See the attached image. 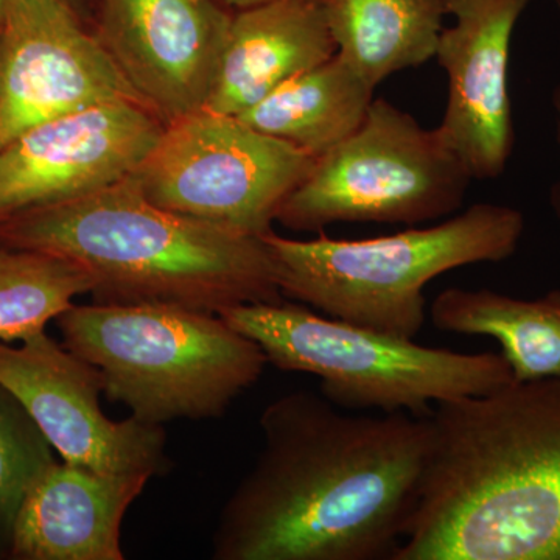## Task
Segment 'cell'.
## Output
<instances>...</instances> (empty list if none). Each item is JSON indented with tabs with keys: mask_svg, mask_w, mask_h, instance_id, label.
Returning a JSON list of instances; mask_svg holds the SVG:
<instances>
[{
	"mask_svg": "<svg viewBox=\"0 0 560 560\" xmlns=\"http://www.w3.org/2000/svg\"><path fill=\"white\" fill-rule=\"evenodd\" d=\"M337 55L371 86L436 54L444 0H323Z\"/></svg>",
	"mask_w": 560,
	"mask_h": 560,
	"instance_id": "ac0fdd59",
	"label": "cell"
},
{
	"mask_svg": "<svg viewBox=\"0 0 560 560\" xmlns=\"http://www.w3.org/2000/svg\"><path fill=\"white\" fill-rule=\"evenodd\" d=\"M335 55L323 0H265L235 10L205 109L241 116L287 81Z\"/></svg>",
	"mask_w": 560,
	"mask_h": 560,
	"instance_id": "9a60e30c",
	"label": "cell"
},
{
	"mask_svg": "<svg viewBox=\"0 0 560 560\" xmlns=\"http://www.w3.org/2000/svg\"><path fill=\"white\" fill-rule=\"evenodd\" d=\"M552 108H555L556 113V127H558L556 131H558V143L560 147V84L556 88L555 92H552ZM551 202L552 208H555L560 219V178L558 183L555 184V187H552Z\"/></svg>",
	"mask_w": 560,
	"mask_h": 560,
	"instance_id": "44dd1931",
	"label": "cell"
},
{
	"mask_svg": "<svg viewBox=\"0 0 560 560\" xmlns=\"http://www.w3.org/2000/svg\"><path fill=\"white\" fill-rule=\"evenodd\" d=\"M0 243L79 265L94 282L95 304H173L220 315L285 300L264 238L160 208L132 175L2 221Z\"/></svg>",
	"mask_w": 560,
	"mask_h": 560,
	"instance_id": "3957f363",
	"label": "cell"
},
{
	"mask_svg": "<svg viewBox=\"0 0 560 560\" xmlns=\"http://www.w3.org/2000/svg\"><path fill=\"white\" fill-rule=\"evenodd\" d=\"M113 102L143 105L79 7L11 0L0 18V149L44 121Z\"/></svg>",
	"mask_w": 560,
	"mask_h": 560,
	"instance_id": "9c48e42d",
	"label": "cell"
},
{
	"mask_svg": "<svg viewBox=\"0 0 560 560\" xmlns=\"http://www.w3.org/2000/svg\"><path fill=\"white\" fill-rule=\"evenodd\" d=\"M94 35L164 125L205 109L234 10L221 0H95Z\"/></svg>",
	"mask_w": 560,
	"mask_h": 560,
	"instance_id": "8fae6325",
	"label": "cell"
},
{
	"mask_svg": "<svg viewBox=\"0 0 560 560\" xmlns=\"http://www.w3.org/2000/svg\"><path fill=\"white\" fill-rule=\"evenodd\" d=\"M471 180L438 128L374 98L359 130L316 158L276 221L301 232L335 223L416 226L458 212Z\"/></svg>",
	"mask_w": 560,
	"mask_h": 560,
	"instance_id": "52a82bcc",
	"label": "cell"
},
{
	"mask_svg": "<svg viewBox=\"0 0 560 560\" xmlns=\"http://www.w3.org/2000/svg\"><path fill=\"white\" fill-rule=\"evenodd\" d=\"M525 215L478 202L430 228L342 241L319 232L294 241L265 234L280 294L330 318L415 340L427 319L425 287L444 272L514 256Z\"/></svg>",
	"mask_w": 560,
	"mask_h": 560,
	"instance_id": "277c9868",
	"label": "cell"
},
{
	"mask_svg": "<svg viewBox=\"0 0 560 560\" xmlns=\"http://www.w3.org/2000/svg\"><path fill=\"white\" fill-rule=\"evenodd\" d=\"M220 316L259 342L278 370L316 375L320 396L341 410L429 416L431 405L482 396L514 382L501 353L427 348L320 316L300 302L238 305Z\"/></svg>",
	"mask_w": 560,
	"mask_h": 560,
	"instance_id": "8992f818",
	"label": "cell"
},
{
	"mask_svg": "<svg viewBox=\"0 0 560 560\" xmlns=\"http://www.w3.org/2000/svg\"><path fill=\"white\" fill-rule=\"evenodd\" d=\"M315 161L238 117L201 109L165 125L131 175L160 208L264 237Z\"/></svg>",
	"mask_w": 560,
	"mask_h": 560,
	"instance_id": "ba28073f",
	"label": "cell"
},
{
	"mask_svg": "<svg viewBox=\"0 0 560 560\" xmlns=\"http://www.w3.org/2000/svg\"><path fill=\"white\" fill-rule=\"evenodd\" d=\"M530 0H444L455 24L442 28L434 58L447 75L438 130L471 178L497 179L515 145L510 58L515 25Z\"/></svg>",
	"mask_w": 560,
	"mask_h": 560,
	"instance_id": "4fadbf2b",
	"label": "cell"
},
{
	"mask_svg": "<svg viewBox=\"0 0 560 560\" xmlns=\"http://www.w3.org/2000/svg\"><path fill=\"white\" fill-rule=\"evenodd\" d=\"M374 92V86L335 55L235 117L319 158L359 130Z\"/></svg>",
	"mask_w": 560,
	"mask_h": 560,
	"instance_id": "e0dca14e",
	"label": "cell"
},
{
	"mask_svg": "<svg viewBox=\"0 0 560 560\" xmlns=\"http://www.w3.org/2000/svg\"><path fill=\"white\" fill-rule=\"evenodd\" d=\"M393 560H560V378L436 405Z\"/></svg>",
	"mask_w": 560,
	"mask_h": 560,
	"instance_id": "7a4b0ae2",
	"label": "cell"
},
{
	"mask_svg": "<svg viewBox=\"0 0 560 560\" xmlns=\"http://www.w3.org/2000/svg\"><path fill=\"white\" fill-rule=\"evenodd\" d=\"M147 474H102L54 463L25 493L10 556L22 560H124L120 528Z\"/></svg>",
	"mask_w": 560,
	"mask_h": 560,
	"instance_id": "5bb4252c",
	"label": "cell"
},
{
	"mask_svg": "<svg viewBox=\"0 0 560 560\" xmlns=\"http://www.w3.org/2000/svg\"><path fill=\"white\" fill-rule=\"evenodd\" d=\"M556 2H558V3H559V5H560V0H556Z\"/></svg>",
	"mask_w": 560,
	"mask_h": 560,
	"instance_id": "cb8c5ba5",
	"label": "cell"
},
{
	"mask_svg": "<svg viewBox=\"0 0 560 560\" xmlns=\"http://www.w3.org/2000/svg\"><path fill=\"white\" fill-rule=\"evenodd\" d=\"M92 289L90 275L73 261L0 243V341L40 334Z\"/></svg>",
	"mask_w": 560,
	"mask_h": 560,
	"instance_id": "d6986e66",
	"label": "cell"
},
{
	"mask_svg": "<svg viewBox=\"0 0 560 560\" xmlns=\"http://www.w3.org/2000/svg\"><path fill=\"white\" fill-rule=\"evenodd\" d=\"M433 326L500 342L514 382L560 378V290L518 300L489 289H447L430 305Z\"/></svg>",
	"mask_w": 560,
	"mask_h": 560,
	"instance_id": "2e32d148",
	"label": "cell"
},
{
	"mask_svg": "<svg viewBox=\"0 0 560 560\" xmlns=\"http://www.w3.org/2000/svg\"><path fill=\"white\" fill-rule=\"evenodd\" d=\"M54 452L20 401L0 386V552L10 555L18 510L36 478L57 463Z\"/></svg>",
	"mask_w": 560,
	"mask_h": 560,
	"instance_id": "ffe728a7",
	"label": "cell"
},
{
	"mask_svg": "<svg viewBox=\"0 0 560 560\" xmlns=\"http://www.w3.org/2000/svg\"><path fill=\"white\" fill-rule=\"evenodd\" d=\"M10 2L11 0H0V18H2L3 11H5ZM72 2L75 3V5L79 7L81 11V5H83L84 0H72Z\"/></svg>",
	"mask_w": 560,
	"mask_h": 560,
	"instance_id": "603a6c76",
	"label": "cell"
},
{
	"mask_svg": "<svg viewBox=\"0 0 560 560\" xmlns=\"http://www.w3.org/2000/svg\"><path fill=\"white\" fill-rule=\"evenodd\" d=\"M21 346L0 341V386L28 412L65 463L102 474L168 469L162 425L136 418L114 422L101 407L102 372L46 334Z\"/></svg>",
	"mask_w": 560,
	"mask_h": 560,
	"instance_id": "30bf717a",
	"label": "cell"
},
{
	"mask_svg": "<svg viewBox=\"0 0 560 560\" xmlns=\"http://www.w3.org/2000/svg\"><path fill=\"white\" fill-rule=\"evenodd\" d=\"M264 447L213 534L217 560H393L418 504L427 416L349 415L293 390L260 416Z\"/></svg>",
	"mask_w": 560,
	"mask_h": 560,
	"instance_id": "6da1fadb",
	"label": "cell"
},
{
	"mask_svg": "<svg viewBox=\"0 0 560 560\" xmlns=\"http://www.w3.org/2000/svg\"><path fill=\"white\" fill-rule=\"evenodd\" d=\"M57 324L62 346L102 372L106 397L151 425L220 418L268 364L220 315L183 305L73 304Z\"/></svg>",
	"mask_w": 560,
	"mask_h": 560,
	"instance_id": "5b68a950",
	"label": "cell"
},
{
	"mask_svg": "<svg viewBox=\"0 0 560 560\" xmlns=\"http://www.w3.org/2000/svg\"><path fill=\"white\" fill-rule=\"evenodd\" d=\"M164 121L136 102H113L36 125L0 149V223L127 178Z\"/></svg>",
	"mask_w": 560,
	"mask_h": 560,
	"instance_id": "7c38bea8",
	"label": "cell"
},
{
	"mask_svg": "<svg viewBox=\"0 0 560 560\" xmlns=\"http://www.w3.org/2000/svg\"><path fill=\"white\" fill-rule=\"evenodd\" d=\"M224 5L230 7L231 10L248 9V7L257 5V3L265 2V0H221Z\"/></svg>",
	"mask_w": 560,
	"mask_h": 560,
	"instance_id": "7402d4cb",
	"label": "cell"
}]
</instances>
